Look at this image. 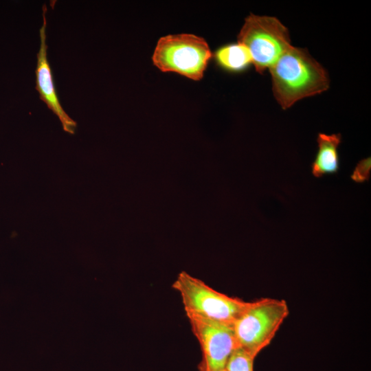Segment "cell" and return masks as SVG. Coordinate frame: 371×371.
Listing matches in <instances>:
<instances>
[{
	"instance_id": "obj_11",
	"label": "cell",
	"mask_w": 371,
	"mask_h": 371,
	"mask_svg": "<svg viewBox=\"0 0 371 371\" xmlns=\"http://www.w3.org/2000/svg\"><path fill=\"white\" fill-rule=\"evenodd\" d=\"M370 175V158L361 160L356 166L351 179L357 183H363L369 180Z\"/></svg>"
},
{
	"instance_id": "obj_6",
	"label": "cell",
	"mask_w": 371,
	"mask_h": 371,
	"mask_svg": "<svg viewBox=\"0 0 371 371\" xmlns=\"http://www.w3.org/2000/svg\"><path fill=\"white\" fill-rule=\"evenodd\" d=\"M187 317L201 348L199 371L223 370L231 354L238 348L233 324Z\"/></svg>"
},
{
	"instance_id": "obj_5",
	"label": "cell",
	"mask_w": 371,
	"mask_h": 371,
	"mask_svg": "<svg viewBox=\"0 0 371 371\" xmlns=\"http://www.w3.org/2000/svg\"><path fill=\"white\" fill-rule=\"evenodd\" d=\"M238 42L247 47L252 64L260 74L292 46L288 29L277 18L254 14L245 19Z\"/></svg>"
},
{
	"instance_id": "obj_10",
	"label": "cell",
	"mask_w": 371,
	"mask_h": 371,
	"mask_svg": "<svg viewBox=\"0 0 371 371\" xmlns=\"http://www.w3.org/2000/svg\"><path fill=\"white\" fill-rule=\"evenodd\" d=\"M254 358L240 348L231 354L225 370L226 371H254Z\"/></svg>"
},
{
	"instance_id": "obj_7",
	"label": "cell",
	"mask_w": 371,
	"mask_h": 371,
	"mask_svg": "<svg viewBox=\"0 0 371 371\" xmlns=\"http://www.w3.org/2000/svg\"><path fill=\"white\" fill-rule=\"evenodd\" d=\"M47 11L46 5L43 4V25L39 30L40 47L36 54L35 89L39 93L40 99L58 117L63 130L69 134H74L77 124L67 115L60 102L54 82L52 69L47 58Z\"/></svg>"
},
{
	"instance_id": "obj_9",
	"label": "cell",
	"mask_w": 371,
	"mask_h": 371,
	"mask_svg": "<svg viewBox=\"0 0 371 371\" xmlns=\"http://www.w3.org/2000/svg\"><path fill=\"white\" fill-rule=\"evenodd\" d=\"M214 58L221 67L232 71H241L252 63L249 49L238 42L220 47Z\"/></svg>"
},
{
	"instance_id": "obj_12",
	"label": "cell",
	"mask_w": 371,
	"mask_h": 371,
	"mask_svg": "<svg viewBox=\"0 0 371 371\" xmlns=\"http://www.w3.org/2000/svg\"><path fill=\"white\" fill-rule=\"evenodd\" d=\"M222 371H226V370H225L224 369V370H222Z\"/></svg>"
},
{
	"instance_id": "obj_4",
	"label": "cell",
	"mask_w": 371,
	"mask_h": 371,
	"mask_svg": "<svg viewBox=\"0 0 371 371\" xmlns=\"http://www.w3.org/2000/svg\"><path fill=\"white\" fill-rule=\"evenodd\" d=\"M211 57V50L204 38L191 34H179L160 38L152 60L164 72H175L199 80Z\"/></svg>"
},
{
	"instance_id": "obj_8",
	"label": "cell",
	"mask_w": 371,
	"mask_h": 371,
	"mask_svg": "<svg viewBox=\"0 0 371 371\" xmlns=\"http://www.w3.org/2000/svg\"><path fill=\"white\" fill-rule=\"evenodd\" d=\"M341 134L319 133L317 138L318 150L311 165L312 174L315 177L336 174L339 168L338 147Z\"/></svg>"
},
{
	"instance_id": "obj_2",
	"label": "cell",
	"mask_w": 371,
	"mask_h": 371,
	"mask_svg": "<svg viewBox=\"0 0 371 371\" xmlns=\"http://www.w3.org/2000/svg\"><path fill=\"white\" fill-rule=\"evenodd\" d=\"M172 286L187 316L233 324L251 303L218 292L186 272L180 273Z\"/></svg>"
},
{
	"instance_id": "obj_3",
	"label": "cell",
	"mask_w": 371,
	"mask_h": 371,
	"mask_svg": "<svg viewBox=\"0 0 371 371\" xmlns=\"http://www.w3.org/2000/svg\"><path fill=\"white\" fill-rule=\"evenodd\" d=\"M289 314L284 300L265 297L251 302L233 324L238 347L255 359L271 344Z\"/></svg>"
},
{
	"instance_id": "obj_1",
	"label": "cell",
	"mask_w": 371,
	"mask_h": 371,
	"mask_svg": "<svg viewBox=\"0 0 371 371\" xmlns=\"http://www.w3.org/2000/svg\"><path fill=\"white\" fill-rule=\"evenodd\" d=\"M269 69L274 97L284 109L329 87L327 71L304 48L291 46Z\"/></svg>"
}]
</instances>
